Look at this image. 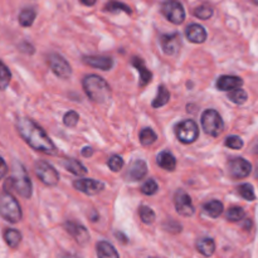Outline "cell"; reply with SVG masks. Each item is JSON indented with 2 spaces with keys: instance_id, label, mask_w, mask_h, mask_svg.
Returning <instances> with one entry per match:
<instances>
[{
  "instance_id": "29",
  "label": "cell",
  "mask_w": 258,
  "mask_h": 258,
  "mask_svg": "<svg viewBox=\"0 0 258 258\" xmlns=\"http://www.w3.org/2000/svg\"><path fill=\"white\" fill-rule=\"evenodd\" d=\"M10 80H12V73L9 68L0 60V90L4 91L9 86Z\"/></svg>"
},
{
  "instance_id": "46",
  "label": "cell",
  "mask_w": 258,
  "mask_h": 258,
  "mask_svg": "<svg viewBox=\"0 0 258 258\" xmlns=\"http://www.w3.org/2000/svg\"><path fill=\"white\" fill-rule=\"evenodd\" d=\"M253 3H254V4H256V5H258V0H253Z\"/></svg>"
},
{
  "instance_id": "36",
  "label": "cell",
  "mask_w": 258,
  "mask_h": 258,
  "mask_svg": "<svg viewBox=\"0 0 258 258\" xmlns=\"http://www.w3.org/2000/svg\"><path fill=\"white\" fill-rule=\"evenodd\" d=\"M158 184H156V181L153 180V179H149V180L146 181L145 184H143V186H141V191H143L145 196H154V194L158 193Z\"/></svg>"
},
{
  "instance_id": "30",
  "label": "cell",
  "mask_w": 258,
  "mask_h": 258,
  "mask_svg": "<svg viewBox=\"0 0 258 258\" xmlns=\"http://www.w3.org/2000/svg\"><path fill=\"white\" fill-rule=\"evenodd\" d=\"M238 193L242 198H244L248 202H253L254 199H256V194H254L253 186L248 183L241 184V185L238 186Z\"/></svg>"
},
{
  "instance_id": "10",
  "label": "cell",
  "mask_w": 258,
  "mask_h": 258,
  "mask_svg": "<svg viewBox=\"0 0 258 258\" xmlns=\"http://www.w3.org/2000/svg\"><path fill=\"white\" fill-rule=\"evenodd\" d=\"M228 171L232 178L244 179L252 173V165L243 158H234L228 163Z\"/></svg>"
},
{
  "instance_id": "37",
  "label": "cell",
  "mask_w": 258,
  "mask_h": 258,
  "mask_svg": "<svg viewBox=\"0 0 258 258\" xmlns=\"http://www.w3.org/2000/svg\"><path fill=\"white\" fill-rule=\"evenodd\" d=\"M108 168L112 171H120L123 168V159L118 155H112L107 161Z\"/></svg>"
},
{
  "instance_id": "44",
  "label": "cell",
  "mask_w": 258,
  "mask_h": 258,
  "mask_svg": "<svg viewBox=\"0 0 258 258\" xmlns=\"http://www.w3.org/2000/svg\"><path fill=\"white\" fill-rule=\"evenodd\" d=\"M252 151H253L254 154H258V140L256 141V144L253 145V148H252Z\"/></svg>"
},
{
  "instance_id": "32",
  "label": "cell",
  "mask_w": 258,
  "mask_h": 258,
  "mask_svg": "<svg viewBox=\"0 0 258 258\" xmlns=\"http://www.w3.org/2000/svg\"><path fill=\"white\" fill-rule=\"evenodd\" d=\"M139 216L145 224H151L155 221V213H154L153 209L146 206H141L139 208Z\"/></svg>"
},
{
  "instance_id": "18",
  "label": "cell",
  "mask_w": 258,
  "mask_h": 258,
  "mask_svg": "<svg viewBox=\"0 0 258 258\" xmlns=\"http://www.w3.org/2000/svg\"><path fill=\"white\" fill-rule=\"evenodd\" d=\"M185 35H186V39H188L189 42L199 44V43L206 42L207 30L199 24H190L185 29Z\"/></svg>"
},
{
  "instance_id": "34",
  "label": "cell",
  "mask_w": 258,
  "mask_h": 258,
  "mask_svg": "<svg viewBox=\"0 0 258 258\" xmlns=\"http://www.w3.org/2000/svg\"><path fill=\"white\" fill-rule=\"evenodd\" d=\"M194 15L197 18H199V19L207 20L209 18H212V15H213V8L208 4H203L194 10Z\"/></svg>"
},
{
  "instance_id": "9",
  "label": "cell",
  "mask_w": 258,
  "mask_h": 258,
  "mask_svg": "<svg viewBox=\"0 0 258 258\" xmlns=\"http://www.w3.org/2000/svg\"><path fill=\"white\" fill-rule=\"evenodd\" d=\"M47 63L50 67V70L53 71L57 77L62 78V80H67L72 75V68L71 64L62 57L60 54L57 53H50L47 57Z\"/></svg>"
},
{
  "instance_id": "14",
  "label": "cell",
  "mask_w": 258,
  "mask_h": 258,
  "mask_svg": "<svg viewBox=\"0 0 258 258\" xmlns=\"http://www.w3.org/2000/svg\"><path fill=\"white\" fill-rule=\"evenodd\" d=\"M160 44L163 48L164 53L168 55H175L178 54L179 49H180V35L178 33H173V34H164L160 37Z\"/></svg>"
},
{
  "instance_id": "22",
  "label": "cell",
  "mask_w": 258,
  "mask_h": 258,
  "mask_svg": "<svg viewBox=\"0 0 258 258\" xmlns=\"http://www.w3.org/2000/svg\"><path fill=\"white\" fill-rule=\"evenodd\" d=\"M197 249L204 257H211L216 251V243L212 238H201L197 242Z\"/></svg>"
},
{
  "instance_id": "41",
  "label": "cell",
  "mask_w": 258,
  "mask_h": 258,
  "mask_svg": "<svg viewBox=\"0 0 258 258\" xmlns=\"http://www.w3.org/2000/svg\"><path fill=\"white\" fill-rule=\"evenodd\" d=\"M82 156H85V158H88V156H91L93 154V150H92V148H90V146H87V148H85L82 150Z\"/></svg>"
},
{
  "instance_id": "27",
  "label": "cell",
  "mask_w": 258,
  "mask_h": 258,
  "mask_svg": "<svg viewBox=\"0 0 258 258\" xmlns=\"http://www.w3.org/2000/svg\"><path fill=\"white\" fill-rule=\"evenodd\" d=\"M35 17H37V12L32 8H27L23 9L19 14V23L22 27H30L34 23Z\"/></svg>"
},
{
  "instance_id": "31",
  "label": "cell",
  "mask_w": 258,
  "mask_h": 258,
  "mask_svg": "<svg viewBox=\"0 0 258 258\" xmlns=\"http://www.w3.org/2000/svg\"><path fill=\"white\" fill-rule=\"evenodd\" d=\"M228 98L232 102L237 103V105H242V103H244L247 101L248 95H247L246 91L242 90V88H237V90L231 91V92L228 93Z\"/></svg>"
},
{
  "instance_id": "20",
  "label": "cell",
  "mask_w": 258,
  "mask_h": 258,
  "mask_svg": "<svg viewBox=\"0 0 258 258\" xmlns=\"http://www.w3.org/2000/svg\"><path fill=\"white\" fill-rule=\"evenodd\" d=\"M156 163H158L160 168L165 169L168 171L175 170L176 168V159L169 151H161L158 155V158H156Z\"/></svg>"
},
{
  "instance_id": "23",
  "label": "cell",
  "mask_w": 258,
  "mask_h": 258,
  "mask_svg": "<svg viewBox=\"0 0 258 258\" xmlns=\"http://www.w3.org/2000/svg\"><path fill=\"white\" fill-rule=\"evenodd\" d=\"M4 239L10 248H17L20 244V241H22V233L17 229L8 228L4 232Z\"/></svg>"
},
{
  "instance_id": "38",
  "label": "cell",
  "mask_w": 258,
  "mask_h": 258,
  "mask_svg": "<svg viewBox=\"0 0 258 258\" xmlns=\"http://www.w3.org/2000/svg\"><path fill=\"white\" fill-rule=\"evenodd\" d=\"M78 120H80V115L76 111H68L63 117V122L68 127H75L78 123Z\"/></svg>"
},
{
  "instance_id": "35",
  "label": "cell",
  "mask_w": 258,
  "mask_h": 258,
  "mask_svg": "<svg viewBox=\"0 0 258 258\" xmlns=\"http://www.w3.org/2000/svg\"><path fill=\"white\" fill-rule=\"evenodd\" d=\"M246 213L241 207H232L228 212H227L226 217L229 222H239L244 218Z\"/></svg>"
},
{
  "instance_id": "43",
  "label": "cell",
  "mask_w": 258,
  "mask_h": 258,
  "mask_svg": "<svg viewBox=\"0 0 258 258\" xmlns=\"http://www.w3.org/2000/svg\"><path fill=\"white\" fill-rule=\"evenodd\" d=\"M116 237H117V238H120V239H122V243H126V242H127V238H126L125 236H123L122 233H116Z\"/></svg>"
},
{
  "instance_id": "26",
  "label": "cell",
  "mask_w": 258,
  "mask_h": 258,
  "mask_svg": "<svg viewBox=\"0 0 258 258\" xmlns=\"http://www.w3.org/2000/svg\"><path fill=\"white\" fill-rule=\"evenodd\" d=\"M204 212L212 218H218L223 213V203L219 201H211L203 207Z\"/></svg>"
},
{
  "instance_id": "40",
  "label": "cell",
  "mask_w": 258,
  "mask_h": 258,
  "mask_svg": "<svg viewBox=\"0 0 258 258\" xmlns=\"http://www.w3.org/2000/svg\"><path fill=\"white\" fill-rule=\"evenodd\" d=\"M7 173H8V166L7 164H5V161L3 160L2 156H0V180L7 175Z\"/></svg>"
},
{
  "instance_id": "5",
  "label": "cell",
  "mask_w": 258,
  "mask_h": 258,
  "mask_svg": "<svg viewBox=\"0 0 258 258\" xmlns=\"http://www.w3.org/2000/svg\"><path fill=\"white\" fill-rule=\"evenodd\" d=\"M202 127L204 133L208 135L217 138L222 134L224 128V122L222 120L221 115L216 110H206L202 113Z\"/></svg>"
},
{
  "instance_id": "12",
  "label": "cell",
  "mask_w": 258,
  "mask_h": 258,
  "mask_svg": "<svg viewBox=\"0 0 258 258\" xmlns=\"http://www.w3.org/2000/svg\"><path fill=\"white\" fill-rule=\"evenodd\" d=\"M73 186L81 193L86 196H96L105 189V184L102 181L95 180V179H80L75 180Z\"/></svg>"
},
{
  "instance_id": "33",
  "label": "cell",
  "mask_w": 258,
  "mask_h": 258,
  "mask_svg": "<svg viewBox=\"0 0 258 258\" xmlns=\"http://www.w3.org/2000/svg\"><path fill=\"white\" fill-rule=\"evenodd\" d=\"M106 12H111V13H117V12H125L126 14H131V9L130 7H127L126 4L120 2H110L106 4L105 7Z\"/></svg>"
},
{
  "instance_id": "16",
  "label": "cell",
  "mask_w": 258,
  "mask_h": 258,
  "mask_svg": "<svg viewBox=\"0 0 258 258\" xmlns=\"http://www.w3.org/2000/svg\"><path fill=\"white\" fill-rule=\"evenodd\" d=\"M242 85H243V80L241 77H237V76H221L217 80V88L219 91L231 92L237 88H241Z\"/></svg>"
},
{
  "instance_id": "25",
  "label": "cell",
  "mask_w": 258,
  "mask_h": 258,
  "mask_svg": "<svg viewBox=\"0 0 258 258\" xmlns=\"http://www.w3.org/2000/svg\"><path fill=\"white\" fill-rule=\"evenodd\" d=\"M63 165H64V168L68 171H71L75 175L81 176L87 173V169L85 168V165L82 163H80L78 160H76V159H67V160H64Z\"/></svg>"
},
{
  "instance_id": "19",
  "label": "cell",
  "mask_w": 258,
  "mask_h": 258,
  "mask_svg": "<svg viewBox=\"0 0 258 258\" xmlns=\"http://www.w3.org/2000/svg\"><path fill=\"white\" fill-rule=\"evenodd\" d=\"M133 66L138 70V72L140 73V83H139V86H140V87H145L146 85H149V83L151 82L153 73L146 68L145 63H144V60L141 59V58H138V57L134 58Z\"/></svg>"
},
{
  "instance_id": "21",
  "label": "cell",
  "mask_w": 258,
  "mask_h": 258,
  "mask_svg": "<svg viewBox=\"0 0 258 258\" xmlns=\"http://www.w3.org/2000/svg\"><path fill=\"white\" fill-rule=\"evenodd\" d=\"M96 249H97L98 258H120L115 247L106 241L98 242Z\"/></svg>"
},
{
  "instance_id": "7",
  "label": "cell",
  "mask_w": 258,
  "mask_h": 258,
  "mask_svg": "<svg viewBox=\"0 0 258 258\" xmlns=\"http://www.w3.org/2000/svg\"><path fill=\"white\" fill-rule=\"evenodd\" d=\"M175 135L178 140L183 144H191L198 139L199 128L196 121L184 120L179 122L175 127Z\"/></svg>"
},
{
  "instance_id": "3",
  "label": "cell",
  "mask_w": 258,
  "mask_h": 258,
  "mask_svg": "<svg viewBox=\"0 0 258 258\" xmlns=\"http://www.w3.org/2000/svg\"><path fill=\"white\" fill-rule=\"evenodd\" d=\"M5 191H9L10 189L17 191L20 197L28 199L32 197V181L27 170L20 163H14L13 174L4 184Z\"/></svg>"
},
{
  "instance_id": "4",
  "label": "cell",
  "mask_w": 258,
  "mask_h": 258,
  "mask_svg": "<svg viewBox=\"0 0 258 258\" xmlns=\"http://www.w3.org/2000/svg\"><path fill=\"white\" fill-rule=\"evenodd\" d=\"M0 217L10 223H18L23 217L19 203L9 191L0 194Z\"/></svg>"
},
{
  "instance_id": "2",
  "label": "cell",
  "mask_w": 258,
  "mask_h": 258,
  "mask_svg": "<svg viewBox=\"0 0 258 258\" xmlns=\"http://www.w3.org/2000/svg\"><path fill=\"white\" fill-rule=\"evenodd\" d=\"M86 95L97 103H105L111 98V87L102 77L97 75H88L82 81Z\"/></svg>"
},
{
  "instance_id": "6",
  "label": "cell",
  "mask_w": 258,
  "mask_h": 258,
  "mask_svg": "<svg viewBox=\"0 0 258 258\" xmlns=\"http://www.w3.org/2000/svg\"><path fill=\"white\" fill-rule=\"evenodd\" d=\"M34 170L35 175L39 178V180L43 184L48 186H54L57 185L58 181H59V174L58 171L50 165L49 163L44 160H38L34 164Z\"/></svg>"
},
{
  "instance_id": "8",
  "label": "cell",
  "mask_w": 258,
  "mask_h": 258,
  "mask_svg": "<svg viewBox=\"0 0 258 258\" xmlns=\"http://www.w3.org/2000/svg\"><path fill=\"white\" fill-rule=\"evenodd\" d=\"M164 17L173 24H181L185 19V10L178 0H165L161 7Z\"/></svg>"
},
{
  "instance_id": "17",
  "label": "cell",
  "mask_w": 258,
  "mask_h": 258,
  "mask_svg": "<svg viewBox=\"0 0 258 258\" xmlns=\"http://www.w3.org/2000/svg\"><path fill=\"white\" fill-rule=\"evenodd\" d=\"M83 62L91 67L102 71H110L113 67L112 58L102 57V55H88V57L83 58Z\"/></svg>"
},
{
  "instance_id": "11",
  "label": "cell",
  "mask_w": 258,
  "mask_h": 258,
  "mask_svg": "<svg viewBox=\"0 0 258 258\" xmlns=\"http://www.w3.org/2000/svg\"><path fill=\"white\" fill-rule=\"evenodd\" d=\"M174 204L175 209L180 216L191 217L194 214V206L191 203V198L188 193L184 190H178L174 197Z\"/></svg>"
},
{
  "instance_id": "1",
  "label": "cell",
  "mask_w": 258,
  "mask_h": 258,
  "mask_svg": "<svg viewBox=\"0 0 258 258\" xmlns=\"http://www.w3.org/2000/svg\"><path fill=\"white\" fill-rule=\"evenodd\" d=\"M17 130L20 138L34 150L48 154V155L57 154L54 144L52 143L49 136L44 133V130L40 126H38L30 118L20 117L17 121Z\"/></svg>"
},
{
  "instance_id": "13",
  "label": "cell",
  "mask_w": 258,
  "mask_h": 258,
  "mask_svg": "<svg viewBox=\"0 0 258 258\" xmlns=\"http://www.w3.org/2000/svg\"><path fill=\"white\" fill-rule=\"evenodd\" d=\"M64 228L76 239L77 243L83 246V244H86L90 241V233H88L87 228L85 226H82V224L73 221H67L64 223Z\"/></svg>"
},
{
  "instance_id": "15",
  "label": "cell",
  "mask_w": 258,
  "mask_h": 258,
  "mask_svg": "<svg viewBox=\"0 0 258 258\" xmlns=\"http://www.w3.org/2000/svg\"><path fill=\"white\" fill-rule=\"evenodd\" d=\"M146 174H148V165H146V163L144 160L138 159V160H134L128 165L127 171L125 174V178L128 181H139L145 178Z\"/></svg>"
},
{
  "instance_id": "24",
  "label": "cell",
  "mask_w": 258,
  "mask_h": 258,
  "mask_svg": "<svg viewBox=\"0 0 258 258\" xmlns=\"http://www.w3.org/2000/svg\"><path fill=\"white\" fill-rule=\"evenodd\" d=\"M169 100H170V92L166 90L165 86L160 85L158 88V95H156V97L153 101V107H163V106H165L169 102Z\"/></svg>"
},
{
  "instance_id": "39",
  "label": "cell",
  "mask_w": 258,
  "mask_h": 258,
  "mask_svg": "<svg viewBox=\"0 0 258 258\" xmlns=\"http://www.w3.org/2000/svg\"><path fill=\"white\" fill-rule=\"evenodd\" d=\"M226 146L234 149V150H239V149L243 148V140L239 136H228L226 139Z\"/></svg>"
},
{
  "instance_id": "28",
  "label": "cell",
  "mask_w": 258,
  "mask_h": 258,
  "mask_svg": "<svg viewBox=\"0 0 258 258\" xmlns=\"http://www.w3.org/2000/svg\"><path fill=\"white\" fill-rule=\"evenodd\" d=\"M156 139H158V135H156V134L154 133L151 128L146 127V128H143V130H141V133H140L141 145H144V146L151 145V144L155 143Z\"/></svg>"
},
{
  "instance_id": "42",
  "label": "cell",
  "mask_w": 258,
  "mask_h": 258,
  "mask_svg": "<svg viewBox=\"0 0 258 258\" xmlns=\"http://www.w3.org/2000/svg\"><path fill=\"white\" fill-rule=\"evenodd\" d=\"M83 5H87V7H92V5L96 4L97 0H80Z\"/></svg>"
},
{
  "instance_id": "45",
  "label": "cell",
  "mask_w": 258,
  "mask_h": 258,
  "mask_svg": "<svg viewBox=\"0 0 258 258\" xmlns=\"http://www.w3.org/2000/svg\"><path fill=\"white\" fill-rule=\"evenodd\" d=\"M254 175H256V178L258 179V168L256 169V174H254Z\"/></svg>"
}]
</instances>
